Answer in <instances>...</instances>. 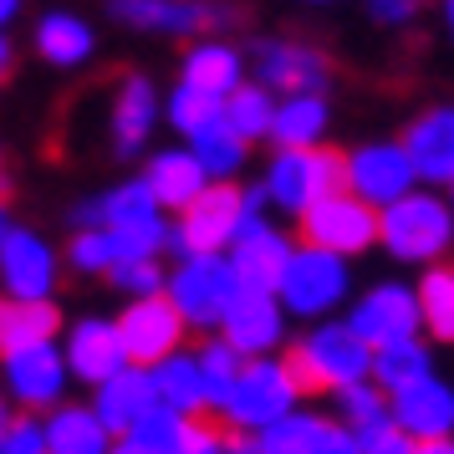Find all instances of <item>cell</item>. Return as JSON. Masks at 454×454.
<instances>
[{
    "instance_id": "obj_41",
    "label": "cell",
    "mask_w": 454,
    "mask_h": 454,
    "mask_svg": "<svg viewBox=\"0 0 454 454\" xmlns=\"http://www.w3.org/2000/svg\"><path fill=\"white\" fill-rule=\"evenodd\" d=\"M0 454H46V424H36L31 413L11 419L5 439H0Z\"/></svg>"
},
{
    "instance_id": "obj_28",
    "label": "cell",
    "mask_w": 454,
    "mask_h": 454,
    "mask_svg": "<svg viewBox=\"0 0 454 454\" xmlns=\"http://www.w3.org/2000/svg\"><path fill=\"white\" fill-rule=\"evenodd\" d=\"M153 388L164 403L184 413H205L209 409V383H205V363H200V352H184L174 348L168 357L153 363Z\"/></svg>"
},
{
    "instance_id": "obj_21",
    "label": "cell",
    "mask_w": 454,
    "mask_h": 454,
    "mask_svg": "<svg viewBox=\"0 0 454 454\" xmlns=\"http://www.w3.org/2000/svg\"><path fill=\"white\" fill-rule=\"evenodd\" d=\"M403 144H409L413 168H419L424 184H450L454 179V107H434L424 118H413Z\"/></svg>"
},
{
    "instance_id": "obj_19",
    "label": "cell",
    "mask_w": 454,
    "mask_h": 454,
    "mask_svg": "<svg viewBox=\"0 0 454 454\" xmlns=\"http://www.w3.org/2000/svg\"><path fill=\"white\" fill-rule=\"evenodd\" d=\"M0 286L11 296H51L57 291V255L42 235L11 230L0 240Z\"/></svg>"
},
{
    "instance_id": "obj_49",
    "label": "cell",
    "mask_w": 454,
    "mask_h": 454,
    "mask_svg": "<svg viewBox=\"0 0 454 454\" xmlns=\"http://www.w3.org/2000/svg\"><path fill=\"white\" fill-rule=\"evenodd\" d=\"M5 424H11V413L0 409V439H5Z\"/></svg>"
},
{
    "instance_id": "obj_18",
    "label": "cell",
    "mask_w": 454,
    "mask_h": 454,
    "mask_svg": "<svg viewBox=\"0 0 454 454\" xmlns=\"http://www.w3.org/2000/svg\"><path fill=\"white\" fill-rule=\"evenodd\" d=\"M67 368H72V378L77 383H87V388H98L103 378H113L118 368H128L133 357H128V342L123 332H118V322H103V317H87V322H77V327L67 332Z\"/></svg>"
},
{
    "instance_id": "obj_9",
    "label": "cell",
    "mask_w": 454,
    "mask_h": 454,
    "mask_svg": "<svg viewBox=\"0 0 454 454\" xmlns=\"http://www.w3.org/2000/svg\"><path fill=\"white\" fill-rule=\"evenodd\" d=\"M184 311L168 301V291H148V296H133L128 301V311L118 317V332H123L128 342V357L133 363H144V368H153L159 357H168V352L184 342Z\"/></svg>"
},
{
    "instance_id": "obj_12",
    "label": "cell",
    "mask_w": 454,
    "mask_h": 454,
    "mask_svg": "<svg viewBox=\"0 0 454 454\" xmlns=\"http://www.w3.org/2000/svg\"><path fill=\"white\" fill-rule=\"evenodd\" d=\"M388 413L419 450H429L434 439L454 434V388L439 383L434 372H424V378H413V383L388 393Z\"/></svg>"
},
{
    "instance_id": "obj_25",
    "label": "cell",
    "mask_w": 454,
    "mask_h": 454,
    "mask_svg": "<svg viewBox=\"0 0 454 454\" xmlns=\"http://www.w3.org/2000/svg\"><path fill=\"white\" fill-rule=\"evenodd\" d=\"M144 179H148V189L159 194V205L164 209H184L189 200L209 184V168L200 164V153L184 144V148H164V153H153L148 168H144Z\"/></svg>"
},
{
    "instance_id": "obj_31",
    "label": "cell",
    "mask_w": 454,
    "mask_h": 454,
    "mask_svg": "<svg viewBox=\"0 0 454 454\" xmlns=\"http://www.w3.org/2000/svg\"><path fill=\"white\" fill-rule=\"evenodd\" d=\"M118 434L103 424L98 409H57L46 419V450L51 454H103Z\"/></svg>"
},
{
    "instance_id": "obj_48",
    "label": "cell",
    "mask_w": 454,
    "mask_h": 454,
    "mask_svg": "<svg viewBox=\"0 0 454 454\" xmlns=\"http://www.w3.org/2000/svg\"><path fill=\"white\" fill-rule=\"evenodd\" d=\"M444 21H450V36H454V0H444Z\"/></svg>"
},
{
    "instance_id": "obj_24",
    "label": "cell",
    "mask_w": 454,
    "mask_h": 454,
    "mask_svg": "<svg viewBox=\"0 0 454 454\" xmlns=\"http://www.w3.org/2000/svg\"><path fill=\"white\" fill-rule=\"evenodd\" d=\"M153 403H159V388H153V368H144V363H128V368H118L113 378L98 383V413L113 434H123Z\"/></svg>"
},
{
    "instance_id": "obj_43",
    "label": "cell",
    "mask_w": 454,
    "mask_h": 454,
    "mask_svg": "<svg viewBox=\"0 0 454 454\" xmlns=\"http://www.w3.org/2000/svg\"><path fill=\"white\" fill-rule=\"evenodd\" d=\"M225 439H220V429H209V424H200L194 419V429H189V454H209V450H220Z\"/></svg>"
},
{
    "instance_id": "obj_14",
    "label": "cell",
    "mask_w": 454,
    "mask_h": 454,
    "mask_svg": "<svg viewBox=\"0 0 454 454\" xmlns=\"http://www.w3.org/2000/svg\"><path fill=\"white\" fill-rule=\"evenodd\" d=\"M107 11L113 21L159 31V36H194V31H215L230 21V11L215 0H113Z\"/></svg>"
},
{
    "instance_id": "obj_50",
    "label": "cell",
    "mask_w": 454,
    "mask_h": 454,
    "mask_svg": "<svg viewBox=\"0 0 454 454\" xmlns=\"http://www.w3.org/2000/svg\"><path fill=\"white\" fill-rule=\"evenodd\" d=\"M450 200H454V179H450Z\"/></svg>"
},
{
    "instance_id": "obj_23",
    "label": "cell",
    "mask_w": 454,
    "mask_h": 454,
    "mask_svg": "<svg viewBox=\"0 0 454 454\" xmlns=\"http://www.w3.org/2000/svg\"><path fill=\"white\" fill-rule=\"evenodd\" d=\"M159 118H164V103H159L153 82H148V77H128V82L118 87V98H113V148H118L123 159H133V153L148 144V133H153Z\"/></svg>"
},
{
    "instance_id": "obj_4",
    "label": "cell",
    "mask_w": 454,
    "mask_h": 454,
    "mask_svg": "<svg viewBox=\"0 0 454 454\" xmlns=\"http://www.w3.org/2000/svg\"><path fill=\"white\" fill-rule=\"evenodd\" d=\"M164 291L168 301L184 311L189 327L215 332L225 322L230 301L240 296V276H235L225 250H189V255H179V266L164 281Z\"/></svg>"
},
{
    "instance_id": "obj_38",
    "label": "cell",
    "mask_w": 454,
    "mask_h": 454,
    "mask_svg": "<svg viewBox=\"0 0 454 454\" xmlns=\"http://www.w3.org/2000/svg\"><path fill=\"white\" fill-rule=\"evenodd\" d=\"M337 413L348 429H363V424H378L388 419V388L378 378H357L348 388H337Z\"/></svg>"
},
{
    "instance_id": "obj_1",
    "label": "cell",
    "mask_w": 454,
    "mask_h": 454,
    "mask_svg": "<svg viewBox=\"0 0 454 454\" xmlns=\"http://www.w3.org/2000/svg\"><path fill=\"white\" fill-rule=\"evenodd\" d=\"M378 240L388 246L393 261L434 266L454 246V205L413 184L403 200H393V205L378 209Z\"/></svg>"
},
{
    "instance_id": "obj_37",
    "label": "cell",
    "mask_w": 454,
    "mask_h": 454,
    "mask_svg": "<svg viewBox=\"0 0 454 454\" xmlns=\"http://www.w3.org/2000/svg\"><path fill=\"white\" fill-rule=\"evenodd\" d=\"M215 113H225V98H220V92H209V87L184 82V77H179V87L168 92V103H164V118L179 128L184 138L205 123V118H215Z\"/></svg>"
},
{
    "instance_id": "obj_15",
    "label": "cell",
    "mask_w": 454,
    "mask_h": 454,
    "mask_svg": "<svg viewBox=\"0 0 454 454\" xmlns=\"http://www.w3.org/2000/svg\"><path fill=\"white\" fill-rule=\"evenodd\" d=\"M352 332L368 342V348H383V342H398V337H413V332L424 327V317H419V291L398 286V281H383V286H372L357 307L348 311Z\"/></svg>"
},
{
    "instance_id": "obj_13",
    "label": "cell",
    "mask_w": 454,
    "mask_h": 454,
    "mask_svg": "<svg viewBox=\"0 0 454 454\" xmlns=\"http://www.w3.org/2000/svg\"><path fill=\"white\" fill-rule=\"evenodd\" d=\"M240 450H261V454H357L352 450V429L332 424L317 413H281L276 424L255 429L240 439Z\"/></svg>"
},
{
    "instance_id": "obj_32",
    "label": "cell",
    "mask_w": 454,
    "mask_h": 454,
    "mask_svg": "<svg viewBox=\"0 0 454 454\" xmlns=\"http://www.w3.org/2000/svg\"><path fill=\"white\" fill-rule=\"evenodd\" d=\"M184 82L230 98L235 87L246 82V62H240V51L225 46V42H200V46H189V57H184Z\"/></svg>"
},
{
    "instance_id": "obj_46",
    "label": "cell",
    "mask_w": 454,
    "mask_h": 454,
    "mask_svg": "<svg viewBox=\"0 0 454 454\" xmlns=\"http://www.w3.org/2000/svg\"><path fill=\"white\" fill-rule=\"evenodd\" d=\"M11 62H16V51H11V36H5V31H0V77H5V72H11Z\"/></svg>"
},
{
    "instance_id": "obj_33",
    "label": "cell",
    "mask_w": 454,
    "mask_h": 454,
    "mask_svg": "<svg viewBox=\"0 0 454 454\" xmlns=\"http://www.w3.org/2000/svg\"><path fill=\"white\" fill-rule=\"evenodd\" d=\"M92 26L82 21V16H67V11H57V16H42V26H36V51H42L51 67H82L87 57H92Z\"/></svg>"
},
{
    "instance_id": "obj_22",
    "label": "cell",
    "mask_w": 454,
    "mask_h": 454,
    "mask_svg": "<svg viewBox=\"0 0 454 454\" xmlns=\"http://www.w3.org/2000/svg\"><path fill=\"white\" fill-rule=\"evenodd\" d=\"M189 429H194V413L174 409V403H153L148 413H138L123 434H118V450L123 454H189Z\"/></svg>"
},
{
    "instance_id": "obj_27",
    "label": "cell",
    "mask_w": 454,
    "mask_h": 454,
    "mask_svg": "<svg viewBox=\"0 0 454 454\" xmlns=\"http://www.w3.org/2000/svg\"><path fill=\"white\" fill-rule=\"evenodd\" d=\"M57 322L62 317L51 307V296H11V291H0V357L26 348V342L57 337Z\"/></svg>"
},
{
    "instance_id": "obj_11",
    "label": "cell",
    "mask_w": 454,
    "mask_h": 454,
    "mask_svg": "<svg viewBox=\"0 0 454 454\" xmlns=\"http://www.w3.org/2000/svg\"><path fill=\"white\" fill-rule=\"evenodd\" d=\"M419 184V168H413L409 144H363L348 153V189L363 194L372 209L403 200Z\"/></svg>"
},
{
    "instance_id": "obj_26",
    "label": "cell",
    "mask_w": 454,
    "mask_h": 454,
    "mask_svg": "<svg viewBox=\"0 0 454 454\" xmlns=\"http://www.w3.org/2000/svg\"><path fill=\"white\" fill-rule=\"evenodd\" d=\"M103 225L128 230V235H159L168 246L164 205H159V194L148 189V179H133V184H118L113 194H103Z\"/></svg>"
},
{
    "instance_id": "obj_36",
    "label": "cell",
    "mask_w": 454,
    "mask_h": 454,
    "mask_svg": "<svg viewBox=\"0 0 454 454\" xmlns=\"http://www.w3.org/2000/svg\"><path fill=\"white\" fill-rule=\"evenodd\" d=\"M225 113H230V123L255 144V138H270V123H276V98H270L266 82H240L225 98Z\"/></svg>"
},
{
    "instance_id": "obj_35",
    "label": "cell",
    "mask_w": 454,
    "mask_h": 454,
    "mask_svg": "<svg viewBox=\"0 0 454 454\" xmlns=\"http://www.w3.org/2000/svg\"><path fill=\"white\" fill-rule=\"evenodd\" d=\"M419 317H424L429 337L454 342V270L439 266V261H434V266L424 270V281H419Z\"/></svg>"
},
{
    "instance_id": "obj_30",
    "label": "cell",
    "mask_w": 454,
    "mask_h": 454,
    "mask_svg": "<svg viewBox=\"0 0 454 454\" xmlns=\"http://www.w3.org/2000/svg\"><path fill=\"white\" fill-rule=\"evenodd\" d=\"M327 123H332V113H327V98L322 92H281L270 138L286 144V148H311V144H322Z\"/></svg>"
},
{
    "instance_id": "obj_20",
    "label": "cell",
    "mask_w": 454,
    "mask_h": 454,
    "mask_svg": "<svg viewBox=\"0 0 454 454\" xmlns=\"http://www.w3.org/2000/svg\"><path fill=\"white\" fill-rule=\"evenodd\" d=\"M255 72L270 92H322L327 87V62L296 42H266L255 46Z\"/></svg>"
},
{
    "instance_id": "obj_8",
    "label": "cell",
    "mask_w": 454,
    "mask_h": 454,
    "mask_svg": "<svg viewBox=\"0 0 454 454\" xmlns=\"http://www.w3.org/2000/svg\"><path fill=\"white\" fill-rule=\"evenodd\" d=\"M296 220H301V240L327 246L337 255H348V261L363 255L368 246H378V209L352 189H332L322 200H311Z\"/></svg>"
},
{
    "instance_id": "obj_34",
    "label": "cell",
    "mask_w": 454,
    "mask_h": 454,
    "mask_svg": "<svg viewBox=\"0 0 454 454\" xmlns=\"http://www.w3.org/2000/svg\"><path fill=\"white\" fill-rule=\"evenodd\" d=\"M424 372H434V368H429V348L419 342V332L372 348V378H378L388 393L403 388V383H413V378H424Z\"/></svg>"
},
{
    "instance_id": "obj_10",
    "label": "cell",
    "mask_w": 454,
    "mask_h": 454,
    "mask_svg": "<svg viewBox=\"0 0 454 454\" xmlns=\"http://www.w3.org/2000/svg\"><path fill=\"white\" fill-rule=\"evenodd\" d=\"M67 378H72L67 352H57L51 337L5 352V388L21 409H57L67 393Z\"/></svg>"
},
{
    "instance_id": "obj_3",
    "label": "cell",
    "mask_w": 454,
    "mask_h": 454,
    "mask_svg": "<svg viewBox=\"0 0 454 454\" xmlns=\"http://www.w3.org/2000/svg\"><path fill=\"white\" fill-rule=\"evenodd\" d=\"M296 403H301V383H296L291 363L286 357L276 363L270 352H261V357H246V363H240L220 413H225V424H235L240 434H255V429H266V424H276L281 413H291Z\"/></svg>"
},
{
    "instance_id": "obj_6",
    "label": "cell",
    "mask_w": 454,
    "mask_h": 454,
    "mask_svg": "<svg viewBox=\"0 0 454 454\" xmlns=\"http://www.w3.org/2000/svg\"><path fill=\"white\" fill-rule=\"evenodd\" d=\"M332 189H348V159L332 153V148L311 144V148H286L276 144V159L266 164V194L276 209H286L291 220L322 200Z\"/></svg>"
},
{
    "instance_id": "obj_2",
    "label": "cell",
    "mask_w": 454,
    "mask_h": 454,
    "mask_svg": "<svg viewBox=\"0 0 454 454\" xmlns=\"http://www.w3.org/2000/svg\"><path fill=\"white\" fill-rule=\"evenodd\" d=\"M291 372L301 393H337L357 383V378H372V348L352 332V322H327V327H311L296 348L286 352Z\"/></svg>"
},
{
    "instance_id": "obj_16",
    "label": "cell",
    "mask_w": 454,
    "mask_h": 454,
    "mask_svg": "<svg viewBox=\"0 0 454 454\" xmlns=\"http://www.w3.org/2000/svg\"><path fill=\"white\" fill-rule=\"evenodd\" d=\"M235 348L246 357H261V352H276L281 337H286V307L276 291H255V286H240V296L230 301L225 322H220Z\"/></svg>"
},
{
    "instance_id": "obj_44",
    "label": "cell",
    "mask_w": 454,
    "mask_h": 454,
    "mask_svg": "<svg viewBox=\"0 0 454 454\" xmlns=\"http://www.w3.org/2000/svg\"><path fill=\"white\" fill-rule=\"evenodd\" d=\"M72 225L82 230V225H103V200H87V205L72 209Z\"/></svg>"
},
{
    "instance_id": "obj_5",
    "label": "cell",
    "mask_w": 454,
    "mask_h": 454,
    "mask_svg": "<svg viewBox=\"0 0 454 454\" xmlns=\"http://www.w3.org/2000/svg\"><path fill=\"white\" fill-rule=\"evenodd\" d=\"M352 291V276H348V255H337L327 246H296L286 261V276H281V307L286 317H301V322H317V317H327L348 301Z\"/></svg>"
},
{
    "instance_id": "obj_39",
    "label": "cell",
    "mask_w": 454,
    "mask_h": 454,
    "mask_svg": "<svg viewBox=\"0 0 454 454\" xmlns=\"http://www.w3.org/2000/svg\"><path fill=\"white\" fill-rule=\"evenodd\" d=\"M200 363H205V383H209V409H220L230 383H235V372H240V363H246V352L220 332V337H209L205 348H200Z\"/></svg>"
},
{
    "instance_id": "obj_40",
    "label": "cell",
    "mask_w": 454,
    "mask_h": 454,
    "mask_svg": "<svg viewBox=\"0 0 454 454\" xmlns=\"http://www.w3.org/2000/svg\"><path fill=\"white\" fill-rule=\"evenodd\" d=\"M107 281L118 291H128V296H148V291H164V270H159V261L153 255H133V261H118V266L107 270Z\"/></svg>"
},
{
    "instance_id": "obj_29",
    "label": "cell",
    "mask_w": 454,
    "mask_h": 454,
    "mask_svg": "<svg viewBox=\"0 0 454 454\" xmlns=\"http://www.w3.org/2000/svg\"><path fill=\"white\" fill-rule=\"evenodd\" d=\"M189 148L200 153V164L209 168V179H235L246 168L250 138L230 123V113H215V118H205V123L189 133Z\"/></svg>"
},
{
    "instance_id": "obj_42",
    "label": "cell",
    "mask_w": 454,
    "mask_h": 454,
    "mask_svg": "<svg viewBox=\"0 0 454 454\" xmlns=\"http://www.w3.org/2000/svg\"><path fill=\"white\" fill-rule=\"evenodd\" d=\"M368 16L378 26H409L419 16V0H368Z\"/></svg>"
},
{
    "instance_id": "obj_45",
    "label": "cell",
    "mask_w": 454,
    "mask_h": 454,
    "mask_svg": "<svg viewBox=\"0 0 454 454\" xmlns=\"http://www.w3.org/2000/svg\"><path fill=\"white\" fill-rule=\"evenodd\" d=\"M16 16H21V0H0V31L16 21Z\"/></svg>"
},
{
    "instance_id": "obj_17",
    "label": "cell",
    "mask_w": 454,
    "mask_h": 454,
    "mask_svg": "<svg viewBox=\"0 0 454 454\" xmlns=\"http://www.w3.org/2000/svg\"><path fill=\"white\" fill-rule=\"evenodd\" d=\"M291 240L281 235L276 225H266L261 215H250L246 230L235 235V246L225 250L235 276H240V286H255V291H276L281 286V276H286V261H291Z\"/></svg>"
},
{
    "instance_id": "obj_7",
    "label": "cell",
    "mask_w": 454,
    "mask_h": 454,
    "mask_svg": "<svg viewBox=\"0 0 454 454\" xmlns=\"http://www.w3.org/2000/svg\"><path fill=\"white\" fill-rule=\"evenodd\" d=\"M250 209H246V189H235L230 179H209L184 209L179 225L168 230V250L189 255V250H230L235 235L246 230Z\"/></svg>"
},
{
    "instance_id": "obj_47",
    "label": "cell",
    "mask_w": 454,
    "mask_h": 454,
    "mask_svg": "<svg viewBox=\"0 0 454 454\" xmlns=\"http://www.w3.org/2000/svg\"><path fill=\"white\" fill-rule=\"evenodd\" d=\"M11 230H16V220H11V209L0 205V240H5V235H11Z\"/></svg>"
}]
</instances>
